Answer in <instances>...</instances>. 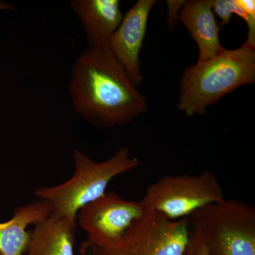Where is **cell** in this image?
<instances>
[{"label": "cell", "mask_w": 255, "mask_h": 255, "mask_svg": "<svg viewBox=\"0 0 255 255\" xmlns=\"http://www.w3.org/2000/svg\"><path fill=\"white\" fill-rule=\"evenodd\" d=\"M68 89L77 113L102 128L126 125L147 110V100L107 42L88 47L77 58Z\"/></svg>", "instance_id": "cell-1"}, {"label": "cell", "mask_w": 255, "mask_h": 255, "mask_svg": "<svg viewBox=\"0 0 255 255\" xmlns=\"http://www.w3.org/2000/svg\"><path fill=\"white\" fill-rule=\"evenodd\" d=\"M255 82V48L245 43L237 49L224 48L214 58L186 68L178 109L189 117L201 115L224 96Z\"/></svg>", "instance_id": "cell-2"}, {"label": "cell", "mask_w": 255, "mask_h": 255, "mask_svg": "<svg viewBox=\"0 0 255 255\" xmlns=\"http://www.w3.org/2000/svg\"><path fill=\"white\" fill-rule=\"evenodd\" d=\"M73 175L66 182L50 187L36 189L34 196L52 206V214L76 221L78 211L104 195L112 179L140 165L130 157L128 147L119 149L112 157L97 162L75 149L73 154Z\"/></svg>", "instance_id": "cell-3"}, {"label": "cell", "mask_w": 255, "mask_h": 255, "mask_svg": "<svg viewBox=\"0 0 255 255\" xmlns=\"http://www.w3.org/2000/svg\"><path fill=\"white\" fill-rule=\"evenodd\" d=\"M189 219L211 255H255V209L251 204L226 199L197 210Z\"/></svg>", "instance_id": "cell-4"}, {"label": "cell", "mask_w": 255, "mask_h": 255, "mask_svg": "<svg viewBox=\"0 0 255 255\" xmlns=\"http://www.w3.org/2000/svg\"><path fill=\"white\" fill-rule=\"evenodd\" d=\"M189 218L170 221L151 211L119 243L108 248L84 241L80 255H183L190 239Z\"/></svg>", "instance_id": "cell-5"}, {"label": "cell", "mask_w": 255, "mask_h": 255, "mask_svg": "<svg viewBox=\"0 0 255 255\" xmlns=\"http://www.w3.org/2000/svg\"><path fill=\"white\" fill-rule=\"evenodd\" d=\"M224 199L219 179L209 171L199 175L164 176L147 187L142 198L152 211L170 221L187 219L197 210Z\"/></svg>", "instance_id": "cell-6"}, {"label": "cell", "mask_w": 255, "mask_h": 255, "mask_svg": "<svg viewBox=\"0 0 255 255\" xmlns=\"http://www.w3.org/2000/svg\"><path fill=\"white\" fill-rule=\"evenodd\" d=\"M151 211L142 199L126 200L112 191L82 207L76 221L87 233L86 243L108 248L122 241L134 225Z\"/></svg>", "instance_id": "cell-7"}, {"label": "cell", "mask_w": 255, "mask_h": 255, "mask_svg": "<svg viewBox=\"0 0 255 255\" xmlns=\"http://www.w3.org/2000/svg\"><path fill=\"white\" fill-rule=\"evenodd\" d=\"M155 0H138L124 15L119 27L107 41L116 58L135 86L142 82L140 51L147 31V21Z\"/></svg>", "instance_id": "cell-8"}, {"label": "cell", "mask_w": 255, "mask_h": 255, "mask_svg": "<svg viewBox=\"0 0 255 255\" xmlns=\"http://www.w3.org/2000/svg\"><path fill=\"white\" fill-rule=\"evenodd\" d=\"M178 20L197 43V63L211 59L224 49L220 41V27L213 11V0L185 1Z\"/></svg>", "instance_id": "cell-9"}, {"label": "cell", "mask_w": 255, "mask_h": 255, "mask_svg": "<svg viewBox=\"0 0 255 255\" xmlns=\"http://www.w3.org/2000/svg\"><path fill=\"white\" fill-rule=\"evenodd\" d=\"M70 4L83 26L88 47L107 43L124 16L119 0H73Z\"/></svg>", "instance_id": "cell-10"}, {"label": "cell", "mask_w": 255, "mask_h": 255, "mask_svg": "<svg viewBox=\"0 0 255 255\" xmlns=\"http://www.w3.org/2000/svg\"><path fill=\"white\" fill-rule=\"evenodd\" d=\"M77 221L50 214L35 225L26 255H75Z\"/></svg>", "instance_id": "cell-11"}, {"label": "cell", "mask_w": 255, "mask_h": 255, "mask_svg": "<svg viewBox=\"0 0 255 255\" xmlns=\"http://www.w3.org/2000/svg\"><path fill=\"white\" fill-rule=\"evenodd\" d=\"M52 211L49 203L39 199L16 208L9 221L0 223V255H26L31 236L27 228L46 219Z\"/></svg>", "instance_id": "cell-12"}, {"label": "cell", "mask_w": 255, "mask_h": 255, "mask_svg": "<svg viewBox=\"0 0 255 255\" xmlns=\"http://www.w3.org/2000/svg\"><path fill=\"white\" fill-rule=\"evenodd\" d=\"M238 5V16L245 20L248 28L246 43L255 48V1L254 0H236Z\"/></svg>", "instance_id": "cell-13"}, {"label": "cell", "mask_w": 255, "mask_h": 255, "mask_svg": "<svg viewBox=\"0 0 255 255\" xmlns=\"http://www.w3.org/2000/svg\"><path fill=\"white\" fill-rule=\"evenodd\" d=\"M237 9L236 0H213V11L221 20V26L230 23Z\"/></svg>", "instance_id": "cell-14"}, {"label": "cell", "mask_w": 255, "mask_h": 255, "mask_svg": "<svg viewBox=\"0 0 255 255\" xmlns=\"http://www.w3.org/2000/svg\"><path fill=\"white\" fill-rule=\"evenodd\" d=\"M183 255H211L204 241L195 231L191 232L190 239Z\"/></svg>", "instance_id": "cell-15"}, {"label": "cell", "mask_w": 255, "mask_h": 255, "mask_svg": "<svg viewBox=\"0 0 255 255\" xmlns=\"http://www.w3.org/2000/svg\"><path fill=\"white\" fill-rule=\"evenodd\" d=\"M185 1H172L168 0L167 1V5L168 6V16H167V21H168L169 26H173L175 21L178 20L179 16V11L182 9Z\"/></svg>", "instance_id": "cell-16"}, {"label": "cell", "mask_w": 255, "mask_h": 255, "mask_svg": "<svg viewBox=\"0 0 255 255\" xmlns=\"http://www.w3.org/2000/svg\"><path fill=\"white\" fill-rule=\"evenodd\" d=\"M14 7L11 6V4H8V3L3 2V1H0V11H3V10H13Z\"/></svg>", "instance_id": "cell-17"}]
</instances>
